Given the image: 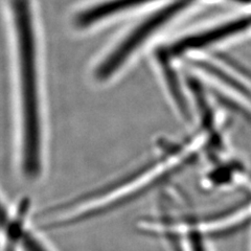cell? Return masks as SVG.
<instances>
[{
    "label": "cell",
    "instance_id": "obj_1",
    "mask_svg": "<svg viewBox=\"0 0 251 251\" xmlns=\"http://www.w3.org/2000/svg\"><path fill=\"white\" fill-rule=\"evenodd\" d=\"M14 18L18 37L20 89L23 119L22 171L34 180L41 172L40 113H39L38 75L35 35L28 0H14Z\"/></svg>",
    "mask_w": 251,
    "mask_h": 251
},
{
    "label": "cell",
    "instance_id": "obj_2",
    "mask_svg": "<svg viewBox=\"0 0 251 251\" xmlns=\"http://www.w3.org/2000/svg\"><path fill=\"white\" fill-rule=\"evenodd\" d=\"M28 211L26 200L15 209L3 208V238L9 240L17 251H54L41 234L29 227Z\"/></svg>",
    "mask_w": 251,
    "mask_h": 251
},
{
    "label": "cell",
    "instance_id": "obj_3",
    "mask_svg": "<svg viewBox=\"0 0 251 251\" xmlns=\"http://www.w3.org/2000/svg\"><path fill=\"white\" fill-rule=\"evenodd\" d=\"M141 228L148 234L161 238L163 242H166L169 251H188L182 234L164 216L153 218L144 222Z\"/></svg>",
    "mask_w": 251,
    "mask_h": 251
},
{
    "label": "cell",
    "instance_id": "obj_4",
    "mask_svg": "<svg viewBox=\"0 0 251 251\" xmlns=\"http://www.w3.org/2000/svg\"><path fill=\"white\" fill-rule=\"evenodd\" d=\"M151 0H116V1H110L108 3L100 4L99 6L94 7L93 10L87 11L83 13L80 17H78V22L81 25H89V23L97 21L100 18H104L105 16L109 14H113L115 12H120L122 10L131 7L133 5L143 4Z\"/></svg>",
    "mask_w": 251,
    "mask_h": 251
}]
</instances>
